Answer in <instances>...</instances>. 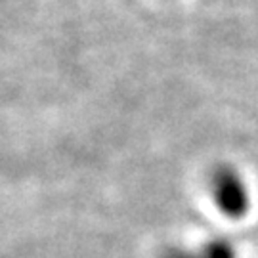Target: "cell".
<instances>
[{
	"mask_svg": "<svg viewBox=\"0 0 258 258\" xmlns=\"http://www.w3.org/2000/svg\"><path fill=\"white\" fill-rule=\"evenodd\" d=\"M209 189L214 207L228 218L239 220L250 209V191L245 178L233 166L222 165L214 168L209 180Z\"/></svg>",
	"mask_w": 258,
	"mask_h": 258,
	"instance_id": "obj_1",
	"label": "cell"
},
{
	"mask_svg": "<svg viewBox=\"0 0 258 258\" xmlns=\"http://www.w3.org/2000/svg\"><path fill=\"white\" fill-rule=\"evenodd\" d=\"M161 258H235V249L226 239H209L197 247H170Z\"/></svg>",
	"mask_w": 258,
	"mask_h": 258,
	"instance_id": "obj_2",
	"label": "cell"
}]
</instances>
